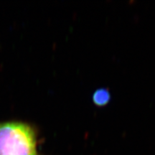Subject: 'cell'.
Wrapping results in <instances>:
<instances>
[{
  "mask_svg": "<svg viewBox=\"0 0 155 155\" xmlns=\"http://www.w3.org/2000/svg\"><path fill=\"white\" fill-rule=\"evenodd\" d=\"M0 155H40L35 129L21 121L0 123Z\"/></svg>",
  "mask_w": 155,
  "mask_h": 155,
  "instance_id": "obj_1",
  "label": "cell"
},
{
  "mask_svg": "<svg viewBox=\"0 0 155 155\" xmlns=\"http://www.w3.org/2000/svg\"><path fill=\"white\" fill-rule=\"evenodd\" d=\"M93 102L98 106H104L111 100V94L106 88H99L93 94Z\"/></svg>",
  "mask_w": 155,
  "mask_h": 155,
  "instance_id": "obj_2",
  "label": "cell"
}]
</instances>
